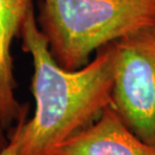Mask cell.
I'll return each mask as SVG.
<instances>
[{
    "label": "cell",
    "mask_w": 155,
    "mask_h": 155,
    "mask_svg": "<svg viewBox=\"0 0 155 155\" xmlns=\"http://www.w3.org/2000/svg\"><path fill=\"white\" fill-rule=\"evenodd\" d=\"M20 38L22 51L32 58L35 110L26 120L28 106H23L19 155H48L112 105L114 42L98 51L86 66L68 71L51 55L35 9L26 18Z\"/></svg>",
    "instance_id": "cell-1"
},
{
    "label": "cell",
    "mask_w": 155,
    "mask_h": 155,
    "mask_svg": "<svg viewBox=\"0 0 155 155\" xmlns=\"http://www.w3.org/2000/svg\"><path fill=\"white\" fill-rule=\"evenodd\" d=\"M55 61L79 70L94 52L155 25V0H41L36 18Z\"/></svg>",
    "instance_id": "cell-2"
},
{
    "label": "cell",
    "mask_w": 155,
    "mask_h": 155,
    "mask_svg": "<svg viewBox=\"0 0 155 155\" xmlns=\"http://www.w3.org/2000/svg\"><path fill=\"white\" fill-rule=\"evenodd\" d=\"M113 45L112 106L139 138L155 147V25Z\"/></svg>",
    "instance_id": "cell-3"
},
{
    "label": "cell",
    "mask_w": 155,
    "mask_h": 155,
    "mask_svg": "<svg viewBox=\"0 0 155 155\" xmlns=\"http://www.w3.org/2000/svg\"><path fill=\"white\" fill-rule=\"evenodd\" d=\"M48 155H155V147L139 138L111 105Z\"/></svg>",
    "instance_id": "cell-4"
},
{
    "label": "cell",
    "mask_w": 155,
    "mask_h": 155,
    "mask_svg": "<svg viewBox=\"0 0 155 155\" xmlns=\"http://www.w3.org/2000/svg\"><path fill=\"white\" fill-rule=\"evenodd\" d=\"M32 9V0H0V124L5 130L16 124L23 109L15 96L11 46Z\"/></svg>",
    "instance_id": "cell-5"
},
{
    "label": "cell",
    "mask_w": 155,
    "mask_h": 155,
    "mask_svg": "<svg viewBox=\"0 0 155 155\" xmlns=\"http://www.w3.org/2000/svg\"><path fill=\"white\" fill-rule=\"evenodd\" d=\"M21 112H22V111H21ZM20 133H21V121H20V116H19L18 121L14 125V129L10 135L7 146L3 150L0 151V155H19Z\"/></svg>",
    "instance_id": "cell-6"
},
{
    "label": "cell",
    "mask_w": 155,
    "mask_h": 155,
    "mask_svg": "<svg viewBox=\"0 0 155 155\" xmlns=\"http://www.w3.org/2000/svg\"><path fill=\"white\" fill-rule=\"evenodd\" d=\"M8 142H9V138L5 135V129L0 124V151L3 150L7 146Z\"/></svg>",
    "instance_id": "cell-7"
}]
</instances>
